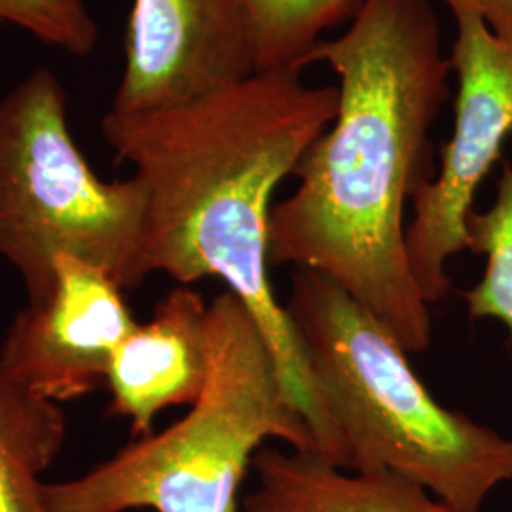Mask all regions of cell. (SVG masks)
Returning <instances> with one entry per match:
<instances>
[{
	"label": "cell",
	"instance_id": "obj_1",
	"mask_svg": "<svg viewBox=\"0 0 512 512\" xmlns=\"http://www.w3.org/2000/svg\"><path fill=\"white\" fill-rule=\"evenodd\" d=\"M338 76V109L270 213L268 258L329 277L408 353L431 344V313L406 251L404 209L431 181V129L450 99V57L429 0H365L304 67Z\"/></svg>",
	"mask_w": 512,
	"mask_h": 512
},
{
	"label": "cell",
	"instance_id": "obj_2",
	"mask_svg": "<svg viewBox=\"0 0 512 512\" xmlns=\"http://www.w3.org/2000/svg\"><path fill=\"white\" fill-rule=\"evenodd\" d=\"M300 73L260 71L164 109H109L101 133L145 192V277L165 274L186 287L222 279L253 313L319 456L342 467L336 429L268 277L275 188L338 109V86H308Z\"/></svg>",
	"mask_w": 512,
	"mask_h": 512
},
{
	"label": "cell",
	"instance_id": "obj_3",
	"mask_svg": "<svg viewBox=\"0 0 512 512\" xmlns=\"http://www.w3.org/2000/svg\"><path fill=\"white\" fill-rule=\"evenodd\" d=\"M283 308L348 471H391L459 512L512 480V439L448 410L408 351L329 277L296 270Z\"/></svg>",
	"mask_w": 512,
	"mask_h": 512
},
{
	"label": "cell",
	"instance_id": "obj_4",
	"mask_svg": "<svg viewBox=\"0 0 512 512\" xmlns=\"http://www.w3.org/2000/svg\"><path fill=\"white\" fill-rule=\"evenodd\" d=\"M270 439L319 456L253 313L226 289L207 308V380L190 412L86 475L44 484V499L50 512H239L241 484Z\"/></svg>",
	"mask_w": 512,
	"mask_h": 512
},
{
	"label": "cell",
	"instance_id": "obj_5",
	"mask_svg": "<svg viewBox=\"0 0 512 512\" xmlns=\"http://www.w3.org/2000/svg\"><path fill=\"white\" fill-rule=\"evenodd\" d=\"M145 192L105 181L74 141L67 92L46 67L0 97V258L16 268L27 304L54 293L57 256L103 268L124 289L143 274Z\"/></svg>",
	"mask_w": 512,
	"mask_h": 512
},
{
	"label": "cell",
	"instance_id": "obj_6",
	"mask_svg": "<svg viewBox=\"0 0 512 512\" xmlns=\"http://www.w3.org/2000/svg\"><path fill=\"white\" fill-rule=\"evenodd\" d=\"M456 19L450 52L458 76L452 137L440 148V167L412 196L406 226L410 270L433 304L450 291L446 264L469 249L467 219L476 192L512 141V42L495 37L465 6H448Z\"/></svg>",
	"mask_w": 512,
	"mask_h": 512
},
{
	"label": "cell",
	"instance_id": "obj_7",
	"mask_svg": "<svg viewBox=\"0 0 512 512\" xmlns=\"http://www.w3.org/2000/svg\"><path fill=\"white\" fill-rule=\"evenodd\" d=\"M54 275L52 296L12 319L0 368L38 399L63 404L107 385L112 355L137 321L103 268L63 255Z\"/></svg>",
	"mask_w": 512,
	"mask_h": 512
},
{
	"label": "cell",
	"instance_id": "obj_8",
	"mask_svg": "<svg viewBox=\"0 0 512 512\" xmlns=\"http://www.w3.org/2000/svg\"><path fill=\"white\" fill-rule=\"evenodd\" d=\"M110 110L164 109L256 73L243 0H133Z\"/></svg>",
	"mask_w": 512,
	"mask_h": 512
},
{
	"label": "cell",
	"instance_id": "obj_9",
	"mask_svg": "<svg viewBox=\"0 0 512 512\" xmlns=\"http://www.w3.org/2000/svg\"><path fill=\"white\" fill-rule=\"evenodd\" d=\"M207 304L186 285L165 294L152 317L116 348L107 374L110 416L126 418L135 439L152 433L169 406L198 401L207 380Z\"/></svg>",
	"mask_w": 512,
	"mask_h": 512
},
{
	"label": "cell",
	"instance_id": "obj_10",
	"mask_svg": "<svg viewBox=\"0 0 512 512\" xmlns=\"http://www.w3.org/2000/svg\"><path fill=\"white\" fill-rule=\"evenodd\" d=\"M243 512H459L391 471H348L311 452L262 446Z\"/></svg>",
	"mask_w": 512,
	"mask_h": 512
},
{
	"label": "cell",
	"instance_id": "obj_11",
	"mask_svg": "<svg viewBox=\"0 0 512 512\" xmlns=\"http://www.w3.org/2000/svg\"><path fill=\"white\" fill-rule=\"evenodd\" d=\"M65 437L61 404L38 399L0 368V512H50L40 475Z\"/></svg>",
	"mask_w": 512,
	"mask_h": 512
},
{
	"label": "cell",
	"instance_id": "obj_12",
	"mask_svg": "<svg viewBox=\"0 0 512 512\" xmlns=\"http://www.w3.org/2000/svg\"><path fill=\"white\" fill-rule=\"evenodd\" d=\"M255 46L256 73L304 69L323 35L359 14L365 0H243Z\"/></svg>",
	"mask_w": 512,
	"mask_h": 512
},
{
	"label": "cell",
	"instance_id": "obj_13",
	"mask_svg": "<svg viewBox=\"0 0 512 512\" xmlns=\"http://www.w3.org/2000/svg\"><path fill=\"white\" fill-rule=\"evenodd\" d=\"M467 232L469 249L486 258L480 281L463 294L469 317L501 323L512 342V156L497 179L494 202L469 215Z\"/></svg>",
	"mask_w": 512,
	"mask_h": 512
},
{
	"label": "cell",
	"instance_id": "obj_14",
	"mask_svg": "<svg viewBox=\"0 0 512 512\" xmlns=\"http://www.w3.org/2000/svg\"><path fill=\"white\" fill-rule=\"evenodd\" d=\"M0 23L73 57H88L99 40L86 0H0Z\"/></svg>",
	"mask_w": 512,
	"mask_h": 512
},
{
	"label": "cell",
	"instance_id": "obj_15",
	"mask_svg": "<svg viewBox=\"0 0 512 512\" xmlns=\"http://www.w3.org/2000/svg\"><path fill=\"white\" fill-rule=\"evenodd\" d=\"M448 6H465L484 21L488 31L512 42V0H444Z\"/></svg>",
	"mask_w": 512,
	"mask_h": 512
}]
</instances>
